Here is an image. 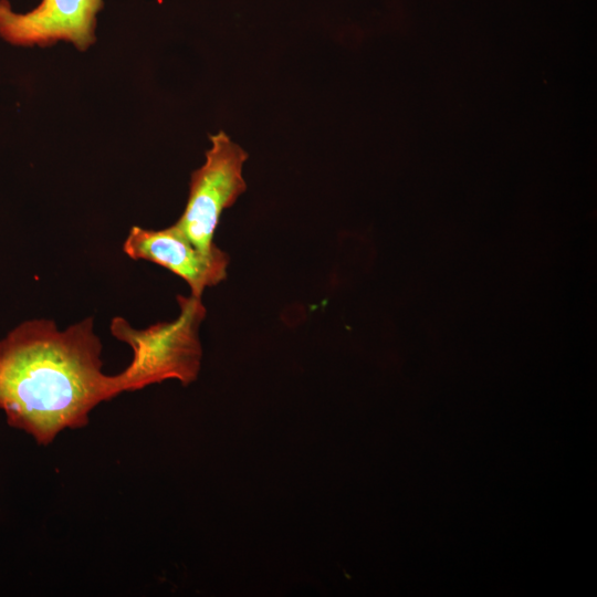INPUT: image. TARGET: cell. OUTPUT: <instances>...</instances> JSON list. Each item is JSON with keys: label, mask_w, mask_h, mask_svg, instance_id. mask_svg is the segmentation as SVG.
Here are the masks:
<instances>
[{"label": "cell", "mask_w": 597, "mask_h": 597, "mask_svg": "<svg viewBox=\"0 0 597 597\" xmlns=\"http://www.w3.org/2000/svg\"><path fill=\"white\" fill-rule=\"evenodd\" d=\"M101 354L93 317L64 331L50 320L17 326L0 342V409L8 425L41 446L85 427L96 406L119 395Z\"/></svg>", "instance_id": "6da1fadb"}, {"label": "cell", "mask_w": 597, "mask_h": 597, "mask_svg": "<svg viewBox=\"0 0 597 597\" xmlns=\"http://www.w3.org/2000/svg\"><path fill=\"white\" fill-rule=\"evenodd\" d=\"M205 164L191 175L186 208L175 223L201 251L214 249L222 211L247 189L242 167L248 154L224 133L210 136Z\"/></svg>", "instance_id": "3957f363"}, {"label": "cell", "mask_w": 597, "mask_h": 597, "mask_svg": "<svg viewBox=\"0 0 597 597\" xmlns=\"http://www.w3.org/2000/svg\"><path fill=\"white\" fill-rule=\"evenodd\" d=\"M180 313L171 322L135 329L121 317L111 322L112 335L133 349L130 364L114 375L119 394L135 391L167 379H177L184 386L198 377L202 348L199 328L206 317L201 297H177Z\"/></svg>", "instance_id": "7a4b0ae2"}, {"label": "cell", "mask_w": 597, "mask_h": 597, "mask_svg": "<svg viewBox=\"0 0 597 597\" xmlns=\"http://www.w3.org/2000/svg\"><path fill=\"white\" fill-rule=\"evenodd\" d=\"M123 250L134 260L156 263L180 276L189 285L191 295L198 297L206 287L227 277L228 253L217 245L210 252L199 250L176 224L160 230L134 226Z\"/></svg>", "instance_id": "5b68a950"}, {"label": "cell", "mask_w": 597, "mask_h": 597, "mask_svg": "<svg viewBox=\"0 0 597 597\" xmlns=\"http://www.w3.org/2000/svg\"><path fill=\"white\" fill-rule=\"evenodd\" d=\"M103 0H42L27 13L13 12L0 0V35L18 45L71 42L84 51L95 41L96 15Z\"/></svg>", "instance_id": "277c9868"}]
</instances>
